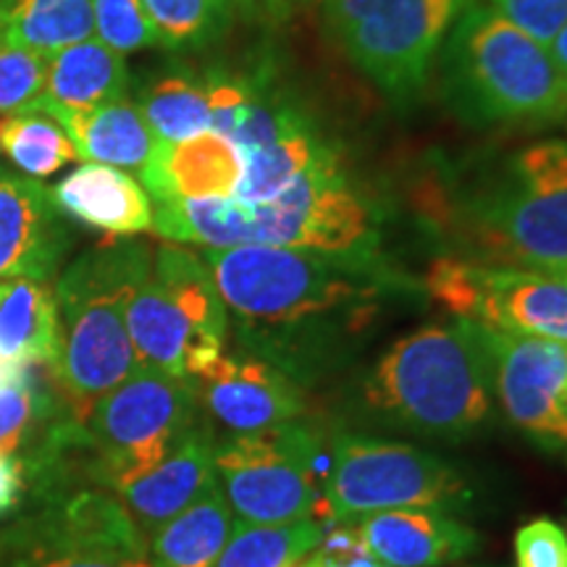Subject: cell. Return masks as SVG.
Listing matches in <instances>:
<instances>
[{
  "label": "cell",
  "mask_w": 567,
  "mask_h": 567,
  "mask_svg": "<svg viewBox=\"0 0 567 567\" xmlns=\"http://www.w3.org/2000/svg\"><path fill=\"white\" fill-rule=\"evenodd\" d=\"M153 231L174 245L289 247L368 260L375 247L373 213L347 179L339 153L318 161L271 200L237 197L153 203Z\"/></svg>",
  "instance_id": "6da1fadb"
},
{
  "label": "cell",
  "mask_w": 567,
  "mask_h": 567,
  "mask_svg": "<svg viewBox=\"0 0 567 567\" xmlns=\"http://www.w3.org/2000/svg\"><path fill=\"white\" fill-rule=\"evenodd\" d=\"M151 260V245L109 239L71 260L55 281L59 354L51 373L82 423L137 368L126 308Z\"/></svg>",
  "instance_id": "7a4b0ae2"
},
{
  "label": "cell",
  "mask_w": 567,
  "mask_h": 567,
  "mask_svg": "<svg viewBox=\"0 0 567 567\" xmlns=\"http://www.w3.org/2000/svg\"><path fill=\"white\" fill-rule=\"evenodd\" d=\"M444 97L471 124L557 122L567 84L549 48L484 0H471L442 45Z\"/></svg>",
  "instance_id": "3957f363"
},
{
  "label": "cell",
  "mask_w": 567,
  "mask_h": 567,
  "mask_svg": "<svg viewBox=\"0 0 567 567\" xmlns=\"http://www.w3.org/2000/svg\"><path fill=\"white\" fill-rule=\"evenodd\" d=\"M200 258L226 310L250 331L316 329L331 318L363 323L379 289L365 281L368 260L289 247H203Z\"/></svg>",
  "instance_id": "277c9868"
},
{
  "label": "cell",
  "mask_w": 567,
  "mask_h": 567,
  "mask_svg": "<svg viewBox=\"0 0 567 567\" xmlns=\"http://www.w3.org/2000/svg\"><path fill=\"white\" fill-rule=\"evenodd\" d=\"M365 396L417 434H473L494 405L486 354L473 323H429L396 339L368 373Z\"/></svg>",
  "instance_id": "5b68a950"
},
{
  "label": "cell",
  "mask_w": 567,
  "mask_h": 567,
  "mask_svg": "<svg viewBox=\"0 0 567 567\" xmlns=\"http://www.w3.org/2000/svg\"><path fill=\"white\" fill-rule=\"evenodd\" d=\"M137 365L197 381L224 354L229 310L200 252L182 245L153 250L126 308Z\"/></svg>",
  "instance_id": "8992f818"
},
{
  "label": "cell",
  "mask_w": 567,
  "mask_h": 567,
  "mask_svg": "<svg viewBox=\"0 0 567 567\" xmlns=\"http://www.w3.org/2000/svg\"><path fill=\"white\" fill-rule=\"evenodd\" d=\"M467 231L502 266L567 264V142L523 147L467 205Z\"/></svg>",
  "instance_id": "52a82bcc"
},
{
  "label": "cell",
  "mask_w": 567,
  "mask_h": 567,
  "mask_svg": "<svg viewBox=\"0 0 567 567\" xmlns=\"http://www.w3.org/2000/svg\"><path fill=\"white\" fill-rule=\"evenodd\" d=\"M200 421L195 381L137 365L90 410L84 429L92 446V478L118 488L158 465Z\"/></svg>",
  "instance_id": "ba28073f"
},
{
  "label": "cell",
  "mask_w": 567,
  "mask_h": 567,
  "mask_svg": "<svg viewBox=\"0 0 567 567\" xmlns=\"http://www.w3.org/2000/svg\"><path fill=\"white\" fill-rule=\"evenodd\" d=\"M471 0H323L326 24L350 61L394 101L429 80L446 32Z\"/></svg>",
  "instance_id": "9c48e42d"
},
{
  "label": "cell",
  "mask_w": 567,
  "mask_h": 567,
  "mask_svg": "<svg viewBox=\"0 0 567 567\" xmlns=\"http://www.w3.org/2000/svg\"><path fill=\"white\" fill-rule=\"evenodd\" d=\"M465 496L452 467L410 444L344 436L323 467L316 520L321 526L402 507H439Z\"/></svg>",
  "instance_id": "30bf717a"
},
{
  "label": "cell",
  "mask_w": 567,
  "mask_h": 567,
  "mask_svg": "<svg viewBox=\"0 0 567 567\" xmlns=\"http://www.w3.org/2000/svg\"><path fill=\"white\" fill-rule=\"evenodd\" d=\"M318 442L302 425L289 423L264 434L216 442V484L239 523L279 526L316 517Z\"/></svg>",
  "instance_id": "8fae6325"
},
{
  "label": "cell",
  "mask_w": 567,
  "mask_h": 567,
  "mask_svg": "<svg viewBox=\"0 0 567 567\" xmlns=\"http://www.w3.org/2000/svg\"><path fill=\"white\" fill-rule=\"evenodd\" d=\"M425 289L457 321L567 344V284L530 268L436 258Z\"/></svg>",
  "instance_id": "7c38bea8"
},
{
  "label": "cell",
  "mask_w": 567,
  "mask_h": 567,
  "mask_svg": "<svg viewBox=\"0 0 567 567\" xmlns=\"http://www.w3.org/2000/svg\"><path fill=\"white\" fill-rule=\"evenodd\" d=\"M473 331L507 421L536 444L567 452V344L481 323H473Z\"/></svg>",
  "instance_id": "4fadbf2b"
},
{
  "label": "cell",
  "mask_w": 567,
  "mask_h": 567,
  "mask_svg": "<svg viewBox=\"0 0 567 567\" xmlns=\"http://www.w3.org/2000/svg\"><path fill=\"white\" fill-rule=\"evenodd\" d=\"M195 386L200 408L231 436L281 429L302 413L300 386L260 358H234L224 352Z\"/></svg>",
  "instance_id": "5bb4252c"
},
{
  "label": "cell",
  "mask_w": 567,
  "mask_h": 567,
  "mask_svg": "<svg viewBox=\"0 0 567 567\" xmlns=\"http://www.w3.org/2000/svg\"><path fill=\"white\" fill-rule=\"evenodd\" d=\"M71 243L51 189L32 176L0 172V281H53Z\"/></svg>",
  "instance_id": "9a60e30c"
},
{
  "label": "cell",
  "mask_w": 567,
  "mask_h": 567,
  "mask_svg": "<svg viewBox=\"0 0 567 567\" xmlns=\"http://www.w3.org/2000/svg\"><path fill=\"white\" fill-rule=\"evenodd\" d=\"M368 555L389 567H439L476 551V530L439 507H402L347 520Z\"/></svg>",
  "instance_id": "2e32d148"
},
{
  "label": "cell",
  "mask_w": 567,
  "mask_h": 567,
  "mask_svg": "<svg viewBox=\"0 0 567 567\" xmlns=\"http://www.w3.org/2000/svg\"><path fill=\"white\" fill-rule=\"evenodd\" d=\"M245 176V155L218 132L163 145L140 168V184L153 203L234 197Z\"/></svg>",
  "instance_id": "e0dca14e"
},
{
  "label": "cell",
  "mask_w": 567,
  "mask_h": 567,
  "mask_svg": "<svg viewBox=\"0 0 567 567\" xmlns=\"http://www.w3.org/2000/svg\"><path fill=\"white\" fill-rule=\"evenodd\" d=\"M213 455H216V442L208 423H203L200 417L158 465L118 488L116 496L130 509L145 538L179 515L184 507L193 505L216 481Z\"/></svg>",
  "instance_id": "ac0fdd59"
},
{
  "label": "cell",
  "mask_w": 567,
  "mask_h": 567,
  "mask_svg": "<svg viewBox=\"0 0 567 567\" xmlns=\"http://www.w3.org/2000/svg\"><path fill=\"white\" fill-rule=\"evenodd\" d=\"M51 193L63 216L111 239L153 231L151 195L124 168L82 163L63 176Z\"/></svg>",
  "instance_id": "d6986e66"
},
{
  "label": "cell",
  "mask_w": 567,
  "mask_h": 567,
  "mask_svg": "<svg viewBox=\"0 0 567 567\" xmlns=\"http://www.w3.org/2000/svg\"><path fill=\"white\" fill-rule=\"evenodd\" d=\"M203 82L210 103V130L231 140L243 153L271 145L310 124L295 103L260 76L210 71Z\"/></svg>",
  "instance_id": "ffe728a7"
},
{
  "label": "cell",
  "mask_w": 567,
  "mask_h": 567,
  "mask_svg": "<svg viewBox=\"0 0 567 567\" xmlns=\"http://www.w3.org/2000/svg\"><path fill=\"white\" fill-rule=\"evenodd\" d=\"M130 90V69L124 55L92 38L63 48L48 59V80L38 111L55 116L69 111H90L118 101Z\"/></svg>",
  "instance_id": "44dd1931"
},
{
  "label": "cell",
  "mask_w": 567,
  "mask_h": 567,
  "mask_svg": "<svg viewBox=\"0 0 567 567\" xmlns=\"http://www.w3.org/2000/svg\"><path fill=\"white\" fill-rule=\"evenodd\" d=\"M53 118L66 130L82 163L140 172L158 147V140L142 118L137 103L126 95L90 111L55 113Z\"/></svg>",
  "instance_id": "7402d4cb"
},
{
  "label": "cell",
  "mask_w": 567,
  "mask_h": 567,
  "mask_svg": "<svg viewBox=\"0 0 567 567\" xmlns=\"http://www.w3.org/2000/svg\"><path fill=\"white\" fill-rule=\"evenodd\" d=\"M59 310L51 281H0V360L11 365H55Z\"/></svg>",
  "instance_id": "603a6c76"
},
{
  "label": "cell",
  "mask_w": 567,
  "mask_h": 567,
  "mask_svg": "<svg viewBox=\"0 0 567 567\" xmlns=\"http://www.w3.org/2000/svg\"><path fill=\"white\" fill-rule=\"evenodd\" d=\"M237 526L221 486L213 481L189 507L147 536L153 567H213Z\"/></svg>",
  "instance_id": "cb8c5ba5"
},
{
  "label": "cell",
  "mask_w": 567,
  "mask_h": 567,
  "mask_svg": "<svg viewBox=\"0 0 567 567\" xmlns=\"http://www.w3.org/2000/svg\"><path fill=\"white\" fill-rule=\"evenodd\" d=\"M0 567H137L76 536L51 507L30 505L0 528Z\"/></svg>",
  "instance_id": "d4e9b609"
},
{
  "label": "cell",
  "mask_w": 567,
  "mask_h": 567,
  "mask_svg": "<svg viewBox=\"0 0 567 567\" xmlns=\"http://www.w3.org/2000/svg\"><path fill=\"white\" fill-rule=\"evenodd\" d=\"M27 365L17 379L0 386V455L24 457L61 417L74 415L53 373Z\"/></svg>",
  "instance_id": "484cf974"
},
{
  "label": "cell",
  "mask_w": 567,
  "mask_h": 567,
  "mask_svg": "<svg viewBox=\"0 0 567 567\" xmlns=\"http://www.w3.org/2000/svg\"><path fill=\"white\" fill-rule=\"evenodd\" d=\"M0 32L13 45L51 59L63 48L95 38L92 0H3Z\"/></svg>",
  "instance_id": "4316f807"
},
{
  "label": "cell",
  "mask_w": 567,
  "mask_h": 567,
  "mask_svg": "<svg viewBox=\"0 0 567 567\" xmlns=\"http://www.w3.org/2000/svg\"><path fill=\"white\" fill-rule=\"evenodd\" d=\"M137 109L155 140L176 145L210 130V103L205 82L187 71H166L153 76L137 95Z\"/></svg>",
  "instance_id": "83f0119b"
},
{
  "label": "cell",
  "mask_w": 567,
  "mask_h": 567,
  "mask_svg": "<svg viewBox=\"0 0 567 567\" xmlns=\"http://www.w3.org/2000/svg\"><path fill=\"white\" fill-rule=\"evenodd\" d=\"M334 153V147L326 145L313 124H305L300 130L274 140L271 145L243 153L245 176L234 197L245 203L271 200L287 184H292L297 176Z\"/></svg>",
  "instance_id": "f1b7e54d"
},
{
  "label": "cell",
  "mask_w": 567,
  "mask_h": 567,
  "mask_svg": "<svg viewBox=\"0 0 567 567\" xmlns=\"http://www.w3.org/2000/svg\"><path fill=\"white\" fill-rule=\"evenodd\" d=\"M323 534L326 526L316 517L279 523V526L237 520L213 567H295L321 544Z\"/></svg>",
  "instance_id": "f546056e"
},
{
  "label": "cell",
  "mask_w": 567,
  "mask_h": 567,
  "mask_svg": "<svg viewBox=\"0 0 567 567\" xmlns=\"http://www.w3.org/2000/svg\"><path fill=\"white\" fill-rule=\"evenodd\" d=\"M0 151L32 179L61 172L66 163L80 161L74 142L53 116L24 111L0 116Z\"/></svg>",
  "instance_id": "4dcf8cb0"
},
{
  "label": "cell",
  "mask_w": 567,
  "mask_h": 567,
  "mask_svg": "<svg viewBox=\"0 0 567 567\" xmlns=\"http://www.w3.org/2000/svg\"><path fill=\"white\" fill-rule=\"evenodd\" d=\"M161 48L195 51L208 45L229 21L231 0H140Z\"/></svg>",
  "instance_id": "1f68e13d"
},
{
  "label": "cell",
  "mask_w": 567,
  "mask_h": 567,
  "mask_svg": "<svg viewBox=\"0 0 567 567\" xmlns=\"http://www.w3.org/2000/svg\"><path fill=\"white\" fill-rule=\"evenodd\" d=\"M48 59L13 42L0 32V116L38 111L45 92Z\"/></svg>",
  "instance_id": "d6a6232c"
},
{
  "label": "cell",
  "mask_w": 567,
  "mask_h": 567,
  "mask_svg": "<svg viewBox=\"0 0 567 567\" xmlns=\"http://www.w3.org/2000/svg\"><path fill=\"white\" fill-rule=\"evenodd\" d=\"M95 38L111 51L130 55L145 48H161L151 19L140 0H92Z\"/></svg>",
  "instance_id": "836d02e7"
},
{
  "label": "cell",
  "mask_w": 567,
  "mask_h": 567,
  "mask_svg": "<svg viewBox=\"0 0 567 567\" xmlns=\"http://www.w3.org/2000/svg\"><path fill=\"white\" fill-rule=\"evenodd\" d=\"M484 3L547 48L567 21V0H484Z\"/></svg>",
  "instance_id": "e575fe53"
},
{
  "label": "cell",
  "mask_w": 567,
  "mask_h": 567,
  "mask_svg": "<svg viewBox=\"0 0 567 567\" xmlns=\"http://www.w3.org/2000/svg\"><path fill=\"white\" fill-rule=\"evenodd\" d=\"M517 567H567V534L549 517H536L515 534Z\"/></svg>",
  "instance_id": "d590c367"
},
{
  "label": "cell",
  "mask_w": 567,
  "mask_h": 567,
  "mask_svg": "<svg viewBox=\"0 0 567 567\" xmlns=\"http://www.w3.org/2000/svg\"><path fill=\"white\" fill-rule=\"evenodd\" d=\"M295 567H389L368 555L350 523L326 528L321 544Z\"/></svg>",
  "instance_id": "8d00e7d4"
},
{
  "label": "cell",
  "mask_w": 567,
  "mask_h": 567,
  "mask_svg": "<svg viewBox=\"0 0 567 567\" xmlns=\"http://www.w3.org/2000/svg\"><path fill=\"white\" fill-rule=\"evenodd\" d=\"M27 505V473L19 457L0 455V520L21 513Z\"/></svg>",
  "instance_id": "74e56055"
},
{
  "label": "cell",
  "mask_w": 567,
  "mask_h": 567,
  "mask_svg": "<svg viewBox=\"0 0 567 567\" xmlns=\"http://www.w3.org/2000/svg\"><path fill=\"white\" fill-rule=\"evenodd\" d=\"M549 53H551V59H555L559 74H563V80L567 84V21L563 24V30L555 34V40L549 42Z\"/></svg>",
  "instance_id": "f35d334b"
},
{
  "label": "cell",
  "mask_w": 567,
  "mask_h": 567,
  "mask_svg": "<svg viewBox=\"0 0 567 567\" xmlns=\"http://www.w3.org/2000/svg\"><path fill=\"white\" fill-rule=\"evenodd\" d=\"M27 365H11V363H3V360H0V386L3 384H9L11 379H17V375L24 371Z\"/></svg>",
  "instance_id": "ab89813d"
},
{
  "label": "cell",
  "mask_w": 567,
  "mask_h": 567,
  "mask_svg": "<svg viewBox=\"0 0 567 567\" xmlns=\"http://www.w3.org/2000/svg\"><path fill=\"white\" fill-rule=\"evenodd\" d=\"M542 274H549V276H555V279H559L563 284H567V264H559L555 268H547V271H542Z\"/></svg>",
  "instance_id": "60d3db41"
},
{
  "label": "cell",
  "mask_w": 567,
  "mask_h": 567,
  "mask_svg": "<svg viewBox=\"0 0 567 567\" xmlns=\"http://www.w3.org/2000/svg\"><path fill=\"white\" fill-rule=\"evenodd\" d=\"M137 567H153V565H151V563H140Z\"/></svg>",
  "instance_id": "b9f144b4"
}]
</instances>
